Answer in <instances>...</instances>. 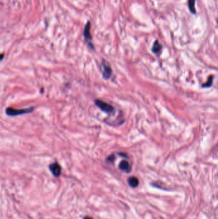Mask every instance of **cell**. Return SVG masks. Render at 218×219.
<instances>
[{
    "label": "cell",
    "mask_w": 218,
    "mask_h": 219,
    "mask_svg": "<svg viewBox=\"0 0 218 219\" xmlns=\"http://www.w3.org/2000/svg\"><path fill=\"white\" fill-rule=\"evenodd\" d=\"M34 110V108L31 107L28 108H23V109H14L12 108H7L5 110L6 115L11 117H15L23 115L26 113H30L33 112Z\"/></svg>",
    "instance_id": "1"
},
{
    "label": "cell",
    "mask_w": 218,
    "mask_h": 219,
    "mask_svg": "<svg viewBox=\"0 0 218 219\" xmlns=\"http://www.w3.org/2000/svg\"><path fill=\"white\" fill-rule=\"evenodd\" d=\"M95 104H96V105L99 109H100L101 111L105 112L106 113H111L115 110V108L113 107L112 105H111V104H109L106 102H104L102 100L96 99V101H95Z\"/></svg>",
    "instance_id": "2"
},
{
    "label": "cell",
    "mask_w": 218,
    "mask_h": 219,
    "mask_svg": "<svg viewBox=\"0 0 218 219\" xmlns=\"http://www.w3.org/2000/svg\"><path fill=\"white\" fill-rule=\"evenodd\" d=\"M102 65L103 68L102 77L105 80H108L110 78L112 74V69L109 64L104 60L102 61Z\"/></svg>",
    "instance_id": "3"
},
{
    "label": "cell",
    "mask_w": 218,
    "mask_h": 219,
    "mask_svg": "<svg viewBox=\"0 0 218 219\" xmlns=\"http://www.w3.org/2000/svg\"><path fill=\"white\" fill-rule=\"evenodd\" d=\"M83 35H84V38L85 41H87V42L88 43V46L90 47H91L92 49L93 48V45L91 44V40L92 39V35H91V33H90V22L88 21L87 24L85 25L84 28V32H83Z\"/></svg>",
    "instance_id": "4"
},
{
    "label": "cell",
    "mask_w": 218,
    "mask_h": 219,
    "mask_svg": "<svg viewBox=\"0 0 218 219\" xmlns=\"http://www.w3.org/2000/svg\"><path fill=\"white\" fill-rule=\"evenodd\" d=\"M49 169L54 176L58 177L61 175L62 167L57 161H55V162L50 164L49 166Z\"/></svg>",
    "instance_id": "5"
},
{
    "label": "cell",
    "mask_w": 218,
    "mask_h": 219,
    "mask_svg": "<svg viewBox=\"0 0 218 219\" xmlns=\"http://www.w3.org/2000/svg\"><path fill=\"white\" fill-rule=\"evenodd\" d=\"M118 167L120 170L127 173H129L131 170V167L130 165V164L127 160L122 161L118 165Z\"/></svg>",
    "instance_id": "6"
},
{
    "label": "cell",
    "mask_w": 218,
    "mask_h": 219,
    "mask_svg": "<svg viewBox=\"0 0 218 219\" xmlns=\"http://www.w3.org/2000/svg\"><path fill=\"white\" fill-rule=\"evenodd\" d=\"M128 184L130 186H131L132 188H136L139 185V179L135 176L132 177H130L128 180H127Z\"/></svg>",
    "instance_id": "7"
},
{
    "label": "cell",
    "mask_w": 218,
    "mask_h": 219,
    "mask_svg": "<svg viewBox=\"0 0 218 219\" xmlns=\"http://www.w3.org/2000/svg\"><path fill=\"white\" fill-rule=\"evenodd\" d=\"M161 49H162V46L160 45L157 40H156L154 43L152 48V51L154 53H158L160 51Z\"/></svg>",
    "instance_id": "8"
},
{
    "label": "cell",
    "mask_w": 218,
    "mask_h": 219,
    "mask_svg": "<svg viewBox=\"0 0 218 219\" xmlns=\"http://www.w3.org/2000/svg\"><path fill=\"white\" fill-rule=\"evenodd\" d=\"M195 2L196 0H188V6L191 12L193 14H196L195 10Z\"/></svg>",
    "instance_id": "9"
},
{
    "label": "cell",
    "mask_w": 218,
    "mask_h": 219,
    "mask_svg": "<svg viewBox=\"0 0 218 219\" xmlns=\"http://www.w3.org/2000/svg\"><path fill=\"white\" fill-rule=\"evenodd\" d=\"M212 81H213V77L212 76H211L209 78H208V81L202 85V87L204 88H208V87H211V85L212 84Z\"/></svg>",
    "instance_id": "10"
},
{
    "label": "cell",
    "mask_w": 218,
    "mask_h": 219,
    "mask_svg": "<svg viewBox=\"0 0 218 219\" xmlns=\"http://www.w3.org/2000/svg\"><path fill=\"white\" fill-rule=\"evenodd\" d=\"M115 160V156H113V155H110L108 158H107V160L108 161H110V162H113V161H114Z\"/></svg>",
    "instance_id": "11"
},
{
    "label": "cell",
    "mask_w": 218,
    "mask_h": 219,
    "mask_svg": "<svg viewBox=\"0 0 218 219\" xmlns=\"http://www.w3.org/2000/svg\"><path fill=\"white\" fill-rule=\"evenodd\" d=\"M4 58V54H0V61L2 60Z\"/></svg>",
    "instance_id": "12"
},
{
    "label": "cell",
    "mask_w": 218,
    "mask_h": 219,
    "mask_svg": "<svg viewBox=\"0 0 218 219\" xmlns=\"http://www.w3.org/2000/svg\"><path fill=\"white\" fill-rule=\"evenodd\" d=\"M83 219H93V218H90L89 217H84Z\"/></svg>",
    "instance_id": "13"
}]
</instances>
